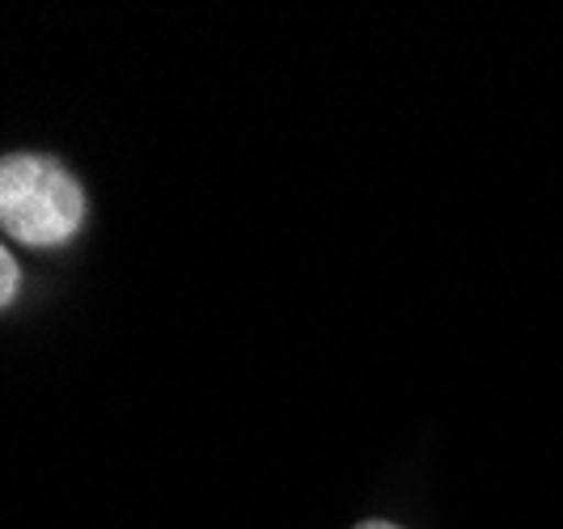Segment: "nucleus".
Returning <instances> with one entry per match:
<instances>
[{"instance_id":"7ed1b4c3","label":"nucleus","mask_w":563,"mask_h":529,"mask_svg":"<svg viewBox=\"0 0 563 529\" xmlns=\"http://www.w3.org/2000/svg\"><path fill=\"white\" fill-rule=\"evenodd\" d=\"M356 529H402V526H395V521H382V517H368V521H361Z\"/></svg>"},{"instance_id":"f03ea898","label":"nucleus","mask_w":563,"mask_h":529,"mask_svg":"<svg viewBox=\"0 0 563 529\" xmlns=\"http://www.w3.org/2000/svg\"><path fill=\"white\" fill-rule=\"evenodd\" d=\"M18 293H22V267H18V258L4 251V242H0V309L13 306Z\"/></svg>"},{"instance_id":"f257e3e1","label":"nucleus","mask_w":563,"mask_h":529,"mask_svg":"<svg viewBox=\"0 0 563 529\" xmlns=\"http://www.w3.org/2000/svg\"><path fill=\"white\" fill-rule=\"evenodd\" d=\"M85 224V191L77 174L52 153L0 157V229L34 251L68 246Z\"/></svg>"}]
</instances>
